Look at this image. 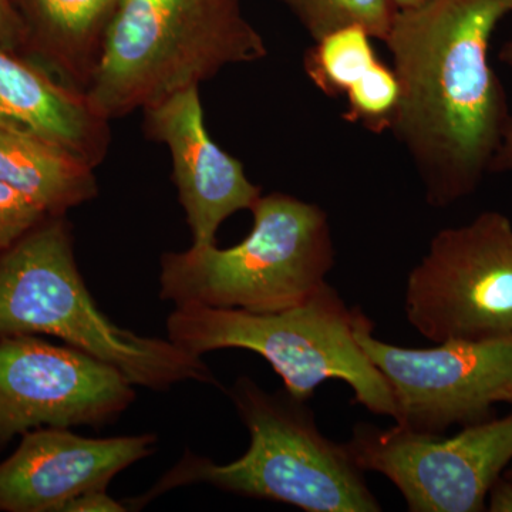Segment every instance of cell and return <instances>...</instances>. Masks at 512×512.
I'll use <instances>...</instances> for the list:
<instances>
[{"instance_id":"obj_12","label":"cell","mask_w":512,"mask_h":512,"mask_svg":"<svg viewBox=\"0 0 512 512\" xmlns=\"http://www.w3.org/2000/svg\"><path fill=\"white\" fill-rule=\"evenodd\" d=\"M156 446L154 434L90 439L60 427L28 431L0 461V512H63L79 495L107 490Z\"/></svg>"},{"instance_id":"obj_5","label":"cell","mask_w":512,"mask_h":512,"mask_svg":"<svg viewBox=\"0 0 512 512\" xmlns=\"http://www.w3.org/2000/svg\"><path fill=\"white\" fill-rule=\"evenodd\" d=\"M251 212L254 227L234 247L191 245L161 256V301L274 313L302 305L328 285L335 245L319 205L272 192Z\"/></svg>"},{"instance_id":"obj_14","label":"cell","mask_w":512,"mask_h":512,"mask_svg":"<svg viewBox=\"0 0 512 512\" xmlns=\"http://www.w3.org/2000/svg\"><path fill=\"white\" fill-rule=\"evenodd\" d=\"M25 30V53L60 82L86 93L121 0H9Z\"/></svg>"},{"instance_id":"obj_8","label":"cell","mask_w":512,"mask_h":512,"mask_svg":"<svg viewBox=\"0 0 512 512\" xmlns=\"http://www.w3.org/2000/svg\"><path fill=\"white\" fill-rule=\"evenodd\" d=\"M373 330L363 313L356 340L392 390L396 424L441 434L491 419L497 404L512 403V336L414 349L383 342Z\"/></svg>"},{"instance_id":"obj_19","label":"cell","mask_w":512,"mask_h":512,"mask_svg":"<svg viewBox=\"0 0 512 512\" xmlns=\"http://www.w3.org/2000/svg\"><path fill=\"white\" fill-rule=\"evenodd\" d=\"M47 217L49 214L25 195L0 183V252L12 247Z\"/></svg>"},{"instance_id":"obj_25","label":"cell","mask_w":512,"mask_h":512,"mask_svg":"<svg viewBox=\"0 0 512 512\" xmlns=\"http://www.w3.org/2000/svg\"><path fill=\"white\" fill-rule=\"evenodd\" d=\"M503 477L508 478V480H512V463L508 466L507 470L504 471Z\"/></svg>"},{"instance_id":"obj_11","label":"cell","mask_w":512,"mask_h":512,"mask_svg":"<svg viewBox=\"0 0 512 512\" xmlns=\"http://www.w3.org/2000/svg\"><path fill=\"white\" fill-rule=\"evenodd\" d=\"M148 140L164 144L173 160V181L190 227L192 245L217 244L218 229L262 197L244 164L208 133L200 86L188 87L143 110Z\"/></svg>"},{"instance_id":"obj_24","label":"cell","mask_w":512,"mask_h":512,"mask_svg":"<svg viewBox=\"0 0 512 512\" xmlns=\"http://www.w3.org/2000/svg\"><path fill=\"white\" fill-rule=\"evenodd\" d=\"M424 2H426V0H393L394 5H396L399 10L416 8V6Z\"/></svg>"},{"instance_id":"obj_20","label":"cell","mask_w":512,"mask_h":512,"mask_svg":"<svg viewBox=\"0 0 512 512\" xmlns=\"http://www.w3.org/2000/svg\"><path fill=\"white\" fill-rule=\"evenodd\" d=\"M0 47L20 56L25 53V30L9 0H0Z\"/></svg>"},{"instance_id":"obj_10","label":"cell","mask_w":512,"mask_h":512,"mask_svg":"<svg viewBox=\"0 0 512 512\" xmlns=\"http://www.w3.org/2000/svg\"><path fill=\"white\" fill-rule=\"evenodd\" d=\"M134 400L123 373L82 350L40 336L0 340V453L43 427L103 429Z\"/></svg>"},{"instance_id":"obj_15","label":"cell","mask_w":512,"mask_h":512,"mask_svg":"<svg viewBox=\"0 0 512 512\" xmlns=\"http://www.w3.org/2000/svg\"><path fill=\"white\" fill-rule=\"evenodd\" d=\"M0 183L55 217L67 215L99 194L94 167L83 158L42 138L2 127Z\"/></svg>"},{"instance_id":"obj_16","label":"cell","mask_w":512,"mask_h":512,"mask_svg":"<svg viewBox=\"0 0 512 512\" xmlns=\"http://www.w3.org/2000/svg\"><path fill=\"white\" fill-rule=\"evenodd\" d=\"M372 40L360 26L329 33L306 52V76L326 96H345L380 60Z\"/></svg>"},{"instance_id":"obj_6","label":"cell","mask_w":512,"mask_h":512,"mask_svg":"<svg viewBox=\"0 0 512 512\" xmlns=\"http://www.w3.org/2000/svg\"><path fill=\"white\" fill-rule=\"evenodd\" d=\"M362 315L328 284L302 305L274 313L178 305L168 315L167 333L175 345L201 357L222 349L258 353L286 392L303 402L320 384L340 380L355 394L353 403L394 420L392 390L356 340Z\"/></svg>"},{"instance_id":"obj_4","label":"cell","mask_w":512,"mask_h":512,"mask_svg":"<svg viewBox=\"0 0 512 512\" xmlns=\"http://www.w3.org/2000/svg\"><path fill=\"white\" fill-rule=\"evenodd\" d=\"M266 56L242 0H121L84 94L100 117L121 119Z\"/></svg>"},{"instance_id":"obj_13","label":"cell","mask_w":512,"mask_h":512,"mask_svg":"<svg viewBox=\"0 0 512 512\" xmlns=\"http://www.w3.org/2000/svg\"><path fill=\"white\" fill-rule=\"evenodd\" d=\"M0 127L66 148L94 168L111 144L110 121L86 94L39 64L0 47Z\"/></svg>"},{"instance_id":"obj_2","label":"cell","mask_w":512,"mask_h":512,"mask_svg":"<svg viewBox=\"0 0 512 512\" xmlns=\"http://www.w3.org/2000/svg\"><path fill=\"white\" fill-rule=\"evenodd\" d=\"M16 336L63 340L146 389L217 384L201 356L120 328L101 311L77 266L66 215H49L0 252V340Z\"/></svg>"},{"instance_id":"obj_21","label":"cell","mask_w":512,"mask_h":512,"mask_svg":"<svg viewBox=\"0 0 512 512\" xmlns=\"http://www.w3.org/2000/svg\"><path fill=\"white\" fill-rule=\"evenodd\" d=\"M498 59L512 67V39L505 42L498 52ZM490 173H512V114L505 126L500 148L491 163Z\"/></svg>"},{"instance_id":"obj_23","label":"cell","mask_w":512,"mask_h":512,"mask_svg":"<svg viewBox=\"0 0 512 512\" xmlns=\"http://www.w3.org/2000/svg\"><path fill=\"white\" fill-rule=\"evenodd\" d=\"M487 507L491 512H512V480L498 478L488 494Z\"/></svg>"},{"instance_id":"obj_18","label":"cell","mask_w":512,"mask_h":512,"mask_svg":"<svg viewBox=\"0 0 512 512\" xmlns=\"http://www.w3.org/2000/svg\"><path fill=\"white\" fill-rule=\"evenodd\" d=\"M345 97L348 109L343 119L360 123L373 133H383L390 130L399 107V79L393 67L379 60Z\"/></svg>"},{"instance_id":"obj_1","label":"cell","mask_w":512,"mask_h":512,"mask_svg":"<svg viewBox=\"0 0 512 512\" xmlns=\"http://www.w3.org/2000/svg\"><path fill=\"white\" fill-rule=\"evenodd\" d=\"M510 15L512 0H426L399 10L383 40L400 84L390 131L431 207L470 197L490 174L511 117L490 47Z\"/></svg>"},{"instance_id":"obj_17","label":"cell","mask_w":512,"mask_h":512,"mask_svg":"<svg viewBox=\"0 0 512 512\" xmlns=\"http://www.w3.org/2000/svg\"><path fill=\"white\" fill-rule=\"evenodd\" d=\"M313 42L335 30L360 26L383 40L392 29L397 6L393 0H281Z\"/></svg>"},{"instance_id":"obj_9","label":"cell","mask_w":512,"mask_h":512,"mask_svg":"<svg viewBox=\"0 0 512 512\" xmlns=\"http://www.w3.org/2000/svg\"><path fill=\"white\" fill-rule=\"evenodd\" d=\"M365 473L382 474L413 512H480L512 463V413L463 427L453 437L394 424H359L348 443Z\"/></svg>"},{"instance_id":"obj_22","label":"cell","mask_w":512,"mask_h":512,"mask_svg":"<svg viewBox=\"0 0 512 512\" xmlns=\"http://www.w3.org/2000/svg\"><path fill=\"white\" fill-rule=\"evenodd\" d=\"M127 505L110 497L107 490L89 491L64 507L63 512H124Z\"/></svg>"},{"instance_id":"obj_7","label":"cell","mask_w":512,"mask_h":512,"mask_svg":"<svg viewBox=\"0 0 512 512\" xmlns=\"http://www.w3.org/2000/svg\"><path fill=\"white\" fill-rule=\"evenodd\" d=\"M404 311L434 343L512 336L510 218L485 211L437 232L407 278Z\"/></svg>"},{"instance_id":"obj_3","label":"cell","mask_w":512,"mask_h":512,"mask_svg":"<svg viewBox=\"0 0 512 512\" xmlns=\"http://www.w3.org/2000/svg\"><path fill=\"white\" fill-rule=\"evenodd\" d=\"M229 397L249 433L244 456L217 464L185 451L146 494L124 503L127 510H141L174 488L205 484L306 512L382 511L346 443L322 434L308 402L286 390L266 392L247 376L239 377Z\"/></svg>"},{"instance_id":"obj_26","label":"cell","mask_w":512,"mask_h":512,"mask_svg":"<svg viewBox=\"0 0 512 512\" xmlns=\"http://www.w3.org/2000/svg\"><path fill=\"white\" fill-rule=\"evenodd\" d=\"M511 406H512V403H511Z\"/></svg>"}]
</instances>
